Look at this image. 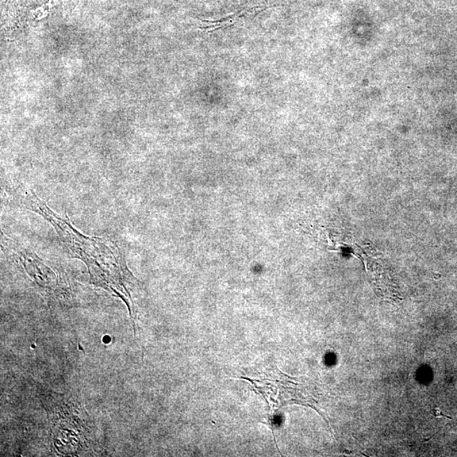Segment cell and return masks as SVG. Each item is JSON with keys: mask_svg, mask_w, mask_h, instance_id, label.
<instances>
[{"mask_svg": "<svg viewBox=\"0 0 457 457\" xmlns=\"http://www.w3.org/2000/svg\"><path fill=\"white\" fill-rule=\"evenodd\" d=\"M15 202L40 214L47 220L73 257L83 261L91 276V282L117 295L130 310L133 275L128 270L120 249L114 241L83 235L70 221L53 213L32 190L18 187L12 191Z\"/></svg>", "mask_w": 457, "mask_h": 457, "instance_id": "obj_1", "label": "cell"}, {"mask_svg": "<svg viewBox=\"0 0 457 457\" xmlns=\"http://www.w3.org/2000/svg\"><path fill=\"white\" fill-rule=\"evenodd\" d=\"M255 372V371H252ZM255 377H243L252 383L255 390L259 389H275L278 393H275V397L268 399V402H273L271 406V413H276L280 407L286 405L298 404L312 407L317 411L318 413L325 418V421L329 425V422L326 418L325 415L322 413L318 408L317 398L314 397L313 393L311 391L309 383L299 381L298 379L291 378L289 376L283 374L277 368L273 370L265 371L263 375L255 372Z\"/></svg>", "mask_w": 457, "mask_h": 457, "instance_id": "obj_2", "label": "cell"}]
</instances>
